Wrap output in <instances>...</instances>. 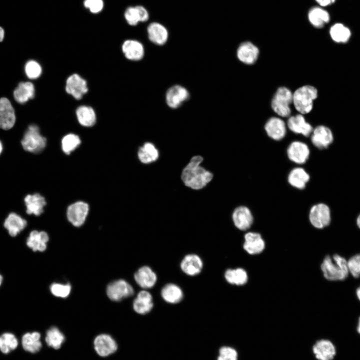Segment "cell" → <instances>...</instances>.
<instances>
[{
	"label": "cell",
	"instance_id": "1f68e13d",
	"mask_svg": "<svg viewBox=\"0 0 360 360\" xmlns=\"http://www.w3.org/2000/svg\"><path fill=\"white\" fill-rule=\"evenodd\" d=\"M310 179V174L302 168H295L290 172L288 180L293 187L302 190L305 188Z\"/></svg>",
	"mask_w": 360,
	"mask_h": 360
},
{
	"label": "cell",
	"instance_id": "f6af8a7d",
	"mask_svg": "<svg viewBox=\"0 0 360 360\" xmlns=\"http://www.w3.org/2000/svg\"><path fill=\"white\" fill-rule=\"evenodd\" d=\"M217 360H238L236 350L231 346H223L219 350Z\"/></svg>",
	"mask_w": 360,
	"mask_h": 360
},
{
	"label": "cell",
	"instance_id": "5bb4252c",
	"mask_svg": "<svg viewBox=\"0 0 360 360\" xmlns=\"http://www.w3.org/2000/svg\"><path fill=\"white\" fill-rule=\"evenodd\" d=\"M312 350L318 360H332L336 355V348L329 340L320 339L314 344Z\"/></svg>",
	"mask_w": 360,
	"mask_h": 360
},
{
	"label": "cell",
	"instance_id": "f546056e",
	"mask_svg": "<svg viewBox=\"0 0 360 360\" xmlns=\"http://www.w3.org/2000/svg\"><path fill=\"white\" fill-rule=\"evenodd\" d=\"M76 114L78 122L83 126L90 127L96 122V112L90 106L86 105L79 106L76 110Z\"/></svg>",
	"mask_w": 360,
	"mask_h": 360
},
{
	"label": "cell",
	"instance_id": "d590c367",
	"mask_svg": "<svg viewBox=\"0 0 360 360\" xmlns=\"http://www.w3.org/2000/svg\"><path fill=\"white\" fill-rule=\"evenodd\" d=\"M330 35L334 42L344 44L350 40L352 33L348 27L342 23L337 22L330 27Z\"/></svg>",
	"mask_w": 360,
	"mask_h": 360
},
{
	"label": "cell",
	"instance_id": "836d02e7",
	"mask_svg": "<svg viewBox=\"0 0 360 360\" xmlns=\"http://www.w3.org/2000/svg\"><path fill=\"white\" fill-rule=\"evenodd\" d=\"M162 298L167 302L177 304L183 298L184 294L182 289L176 284H168L161 290Z\"/></svg>",
	"mask_w": 360,
	"mask_h": 360
},
{
	"label": "cell",
	"instance_id": "d6a6232c",
	"mask_svg": "<svg viewBox=\"0 0 360 360\" xmlns=\"http://www.w3.org/2000/svg\"><path fill=\"white\" fill-rule=\"evenodd\" d=\"M22 344L26 352L32 354L38 352L42 347L40 334L37 332H26L22 336Z\"/></svg>",
	"mask_w": 360,
	"mask_h": 360
},
{
	"label": "cell",
	"instance_id": "2e32d148",
	"mask_svg": "<svg viewBox=\"0 0 360 360\" xmlns=\"http://www.w3.org/2000/svg\"><path fill=\"white\" fill-rule=\"evenodd\" d=\"M236 227L241 230H246L252 226L254 218L250 210L246 206H239L236 208L232 214Z\"/></svg>",
	"mask_w": 360,
	"mask_h": 360
},
{
	"label": "cell",
	"instance_id": "74e56055",
	"mask_svg": "<svg viewBox=\"0 0 360 360\" xmlns=\"http://www.w3.org/2000/svg\"><path fill=\"white\" fill-rule=\"evenodd\" d=\"M226 280L230 284L236 286H242L248 280L246 272L242 268L228 269L224 273Z\"/></svg>",
	"mask_w": 360,
	"mask_h": 360
},
{
	"label": "cell",
	"instance_id": "d4e9b609",
	"mask_svg": "<svg viewBox=\"0 0 360 360\" xmlns=\"http://www.w3.org/2000/svg\"><path fill=\"white\" fill-rule=\"evenodd\" d=\"M27 222L21 216L14 212L10 213L5 219L4 226L9 235L17 236L26 226Z\"/></svg>",
	"mask_w": 360,
	"mask_h": 360
},
{
	"label": "cell",
	"instance_id": "8d00e7d4",
	"mask_svg": "<svg viewBox=\"0 0 360 360\" xmlns=\"http://www.w3.org/2000/svg\"><path fill=\"white\" fill-rule=\"evenodd\" d=\"M65 340L64 334L56 326H52L46 332V342L48 346L54 349L60 348Z\"/></svg>",
	"mask_w": 360,
	"mask_h": 360
},
{
	"label": "cell",
	"instance_id": "bcb514c9",
	"mask_svg": "<svg viewBox=\"0 0 360 360\" xmlns=\"http://www.w3.org/2000/svg\"><path fill=\"white\" fill-rule=\"evenodd\" d=\"M83 4L86 8L94 14L100 12L104 8L103 0H84Z\"/></svg>",
	"mask_w": 360,
	"mask_h": 360
},
{
	"label": "cell",
	"instance_id": "277c9868",
	"mask_svg": "<svg viewBox=\"0 0 360 360\" xmlns=\"http://www.w3.org/2000/svg\"><path fill=\"white\" fill-rule=\"evenodd\" d=\"M23 148L28 152L38 154L42 152L46 145V139L41 134L36 124H30L21 140Z\"/></svg>",
	"mask_w": 360,
	"mask_h": 360
},
{
	"label": "cell",
	"instance_id": "ac0fdd59",
	"mask_svg": "<svg viewBox=\"0 0 360 360\" xmlns=\"http://www.w3.org/2000/svg\"><path fill=\"white\" fill-rule=\"evenodd\" d=\"M147 33L150 40L157 45H163L168 38V32L166 27L160 22H150L147 27Z\"/></svg>",
	"mask_w": 360,
	"mask_h": 360
},
{
	"label": "cell",
	"instance_id": "681fc988",
	"mask_svg": "<svg viewBox=\"0 0 360 360\" xmlns=\"http://www.w3.org/2000/svg\"><path fill=\"white\" fill-rule=\"evenodd\" d=\"M356 331L357 332L360 334V316L358 317V322L356 328Z\"/></svg>",
	"mask_w": 360,
	"mask_h": 360
},
{
	"label": "cell",
	"instance_id": "b9f144b4",
	"mask_svg": "<svg viewBox=\"0 0 360 360\" xmlns=\"http://www.w3.org/2000/svg\"><path fill=\"white\" fill-rule=\"evenodd\" d=\"M24 72L28 78L36 80L40 76L42 68L40 64L36 61L30 60L25 64Z\"/></svg>",
	"mask_w": 360,
	"mask_h": 360
},
{
	"label": "cell",
	"instance_id": "816d5d0a",
	"mask_svg": "<svg viewBox=\"0 0 360 360\" xmlns=\"http://www.w3.org/2000/svg\"><path fill=\"white\" fill-rule=\"evenodd\" d=\"M356 224L358 227L360 229V214L356 218Z\"/></svg>",
	"mask_w": 360,
	"mask_h": 360
},
{
	"label": "cell",
	"instance_id": "8992f818",
	"mask_svg": "<svg viewBox=\"0 0 360 360\" xmlns=\"http://www.w3.org/2000/svg\"><path fill=\"white\" fill-rule=\"evenodd\" d=\"M309 220L311 224L318 230L328 226L332 221L331 210L329 206L324 202H318L310 208Z\"/></svg>",
	"mask_w": 360,
	"mask_h": 360
},
{
	"label": "cell",
	"instance_id": "7a4b0ae2",
	"mask_svg": "<svg viewBox=\"0 0 360 360\" xmlns=\"http://www.w3.org/2000/svg\"><path fill=\"white\" fill-rule=\"evenodd\" d=\"M320 270L323 277L330 282L343 281L350 276L348 260L337 254L326 255Z\"/></svg>",
	"mask_w": 360,
	"mask_h": 360
},
{
	"label": "cell",
	"instance_id": "6da1fadb",
	"mask_svg": "<svg viewBox=\"0 0 360 360\" xmlns=\"http://www.w3.org/2000/svg\"><path fill=\"white\" fill-rule=\"evenodd\" d=\"M202 161V156H194L183 169L181 178L186 186L194 190H200L212 180V173L200 166Z\"/></svg>",
	"mask_w": 360,
	"mask_h": 360
},
{
	"label": "cell",
	"instance_id": "f907efd6",
	"mask_svg": "<svg viewBox=\"0 0 360 360\" xmlns=\"http://www.w3.org/2000/svg\"><path fill=\"white\" fill-rule=\"evenodd\" d=\"M4 29L0 27V42H2L4 38Z\"/></svg>",
	"mask_w": 360,
	"mask_h": 360
},
{
	"label": "cell",
	"instance_id": "ee69618b",
	"mask_svg": "<svg viewBox=\"0 0 360 360\" xmlns=\"http://www.w3.org/2000/svg\"><path fill=\"white\" fill-rule=\"evenodd\" d=\"M350 274L355 278H360V253L356 254L348 260Z\"/></svg>",
	"mask_w": 360,
	"mask_h": 360
},
{
	"label": "cell",
	"instance_id": "f35d334b",
	"mask_svg": "<svg viewBox=\"0 0 360 360\" xmlns=\"http://www.w3.org/2000/svg\"><path fill=\"white\" fill-rule=\"evenodd\" d=\"M18 344L17 338L11 332H4L0 336V350L4 354L15 350Z\"/></svg>",
	"mask_w": 360,
	"mask_h": 360
},
{
	"label": "cell",
	"instance_id": "c3c4849f",
	"mask_svg": "<svg viewBox=\"0 0 360 360\" xmlns=\"http://www.w3.org/2000/svg\"><path fill=\"white\" fill-rule=\"evenodd\" d=\"M356 294L358 300L360 302V285L356 290Z\"/></svg>",
	"mask_w": 360,
	"mask_h": 360
},
{
	"label": "cell",
	"instance_id": "60d3db41",
	"mask_svg": "<svg viewBox=\"0 0 360 360\" xmlns=\"http://www.w3.org/2000/svg\"><path fill=\"white\" fill-rule=\"evenodd\" d=\"M50 290L51 293L55 296L66 298L70 294L72 286L69 283L54 282L50 285Z\"/></svg>",
	"mask_w": 360,
	"mask_h": 360
},
{
	"label": "cell",
	"instance_id": "cb8c5ba5",
	"mask_svg": "<svg viewBox=\"0 0 360 360\" xmlns=\"http://www.w3.org/2000/svg\"><path fill=\"white\" fill-rule=\"evenodd\" d=\"M289 129L292 132L308 136L314 130L310 124L307 122L302 114L290 116L287 122Z\"/></svg>",
	"mask_w": 360,
	"mask_h": 360
},
{
	"label": "cell",
	"instance_id": "8fae6325",
	"mask_svg": "<svg viewBox=\"0 0 360 360\" xmlns=\"http://www.w3.org/2000/svg\"><path fill=\"white\" fill-rule=\"evenodd\" d=\"M94 348L100 356L106 357L114 353L118 349L115 340L108 334L97 336L94 340Z\"/></svg>",
	"mask_w": 360,
	"mask_h": 360
},
{
	"label": "cell",
	"instance_id": "603a6c76",
	"mask_svg": "<svg viewBox=\"0 0 360 360\" xmlns=\"http://www.w3.org/2000/svg\"><path fill=\"white\" fill-rule=\"evenodd\" d=\"M134 278L137 284L143 288H152L157 280V276L148 266L140 268L134 274Z\"/></svg>",
	"mask_w": 360,
	"mask_h": 360
},
{
	"label": "cell",
	"instance_id": "db71d44e",
	"mask_svg": "<svg viewBox=\"0 0 360 360\" xmlns=\"http://www.w3.org/2000/svg\"><path fill=\"white\" fill-rule=\"evenodd\" d=\"M3 150V146L2 142L0 140V154L2 153Z\"/></svg>",
	"mask_w": 360,
	"mask_h": 360
},
{
	"label": "cell",
	"instance_id": "d6986e66",
	"mask_svg": "<svg viewBox=\"0 0 360 360\" xmlns=\"http://www.w3.org/2000/svg\"><path fill=\"white\" fill-rule=\"evenodd\" d=\"M122 50L124 56L131 60H139L144 54L143 44L136 40H126L122 44Z\"/></svg>",
	"mask_w": 360,
	"mask_h": 360
},
{
	"label": "cell",
	"instance_id": "7402d4cb",
	"mask_svg": "<svg viewBox=\"0 0 360 360\" xmlns=\"http://www.w3.org/2000/svg\"><path fill=\"white\" fill-rule=\"evenodd\" d=\"M264 129L268 136L276 140L282 139L286 134L285 122L277 117L268 119L266 123Z\"/></svg>",
	"mask_w": 360,
	"mask_h": 360
},
{
	"label": "cell",
	"instance_id": "e575fe53",
	"mask_svg": "<svg viewBox=\"0 0 360 360\" xmlns=\"http://www.w3.org/2000/svg\"><path fill=\"white\" fill-rule=\"evenodd\" d=\"M138 156L139 160L142 163L148 164L158 160L159 152L153 144L146 142L139 148Z\"/></svg>",
	"mask_w": 360,
	"mask_h": 360
},
{
	"label": "cell",
	"instance_id": "ffe728a7",
	"mask_svg": "<svg viewBox=\"0 0 360 360\" xmlns=\"http://www.w3.org/2000/svg\"><path fill=\"white\" fill-rule=\"evenodd\" d=\"M49 240L48 234L44 231H32L26 240L27 246L34 252H44Z\"/></svg>",
	"mask_w": 360,
	"mask_h": 360
},
{
	"label": "cell",
	"instance_id": "5b68a950",
	"mask_svg": "<svg viewBox=\"0 0 360 360\" xmlns=\"http://www.w3.org/2000/svg\"><path fill=\"white\" fill-rule=\"evenodd\" d=\"M293 94L286 87L279 88L272 100L274 111L282 117H288L291 113L290 104L292 102Z\"/></svg>",
	"mask_w": 360,
	"mask_h": 360
},
{
	"label": "cell",
	"instance_id": "4fadbf2b",
	"mask_svg": "<svg viewBox=\"0 0 360 360\" xmlns=\"http://www.w3.org/2000/svg\"><path fill=\"white\" fill-rule=\"evenodd\" d=\"M287 155L292 162L298 164H303L308 159L310 150L308 145L300 141H294L287 148Z\"/></svg>",
	"mask_w": 360,
	"mask_h": 360
},
{
	"label": "cell",
	"instance_id": "7c38bea8",
	"mask_svg": "<svg viewBox=\"0 0 360 360\" xmlns=\"http://www.w3.org/2000/svg\"><path fill=\"white\" fill-rule=\"evenodd\" d=\"M16 120L15 111L10 100L4 97L0 98V128H12Z\"/></svg>",
	"mask_w": 360,
	"mask_h": 360
},
{
	"label": "cell",
	"instance_id": "ab89813d",
	"mask_svg": "<svg viewBox=\"0 0 360 360\" xmlns=\"http://www.w3.org/2000/svg\"><path fill=\"white\" fill-rule=\"evenodd\" d=\"M80 137L76 134L70 133L64 136L62 140V148L66 154H70L80 144Z\"/></svg>",
	"mask_w": 360,
	"mask_h": 360
},
{
	"label": "cell",
	"instance_id": "44dd1931",
	"mask_svg": "<svg viewBox=\"0 0 360 360\" xmlns=\"http://www.w3.org/2000/svg\"><path fill=\"white\" fill-rule=\"evenodd\" d=\"M258 47L250 42L242 43L237 50L238 60L248 64H254L258 59Z\"/></svg>",
	"mask_w": 360,
	"mask_h": 360
},
{
	"label": "cell",
	"instance_id": "f5cc1de1",
	"mask_svg": "<svg viewBox=\"0 0 360 360\" xmlns=\"http://www.w3.org/2000/svg\"><path fill=\"white\" fill-rule=\"evenodd\" d=\"M4 278L0 274V286H2Z\"/></svg>",
	"mask_w": 360,
	"mask_h": 360
},
{
	"label": "cell",
	"instance_id": "7dc6e473",
	"mask_svg": "<svg viewBox=\"0 0 360 360\" xmlns=\"http://www.w3.org/2000/svg\"><path fill=\"white\" fill-rule=\"evenodd\" d=\"M321 7H326L334 4L336 0H315Z\"/></svg>",
	"mask_w": 360,
	"mask_h": 360
},
{
	"label": "cell",
	"instance_id": "3957f363",
	"mask_svg": "<svg viewBox=\"0 0 360 360\" xmlns=\"http://www.w3.org/2000/svg\"><path fill=\"white\" fill-rule=\"evenodd\" d=\"M318 97V90L313 86L306 85L296 90L293 94L292 102L295 108L301 114L310 112L313 101Z\"/></svg>",
	"mask_w": 360,
	"mask_h": 360
},
{
	"label": "cell",
	"instance_id": "ba28073f",
	"mask_svg": "<svg viewBox=\"0 0 360 360\" xmlns=\"http://www.w3.org/2000/svg\"><path fill=\"white\" fill-rule=\"evenodd\" d=\"M311 142L319 150L327 149L334 142V134L332 130L324 125H319L312 130Z\"/></svg>",
	"mask_w": 360,
	"mask_h": 360
},
{
	"label": "cell",
	"instance_id": "7bdbcfd3",
	"mask_svg": "<svg viewBox=\"0 0 360 360\" xmlns=\"http://www.w3.org/2000/svg\"><path fill=\"white\" fill-rule=\"evenodd\" d=\"M124 18L126 22L131 26H136L141 22L137 6L128 7L124 11Z\"/></svg>",
	"mask_w": 360,
	"mask_h": 360
},
{
	"label": "cell",
	"instance_id": "9a60e30c",
	"mask_svg": "<svg viewBox=\"0 0 360 360\" xmlns=\"http://www.w3.org/2000/svg\"><path fill=\"white\" fill-rule=\"evenodd\" d=\"M189 96V92L185 88L180 85H174L166 92V100L169 107L176 108L188 100Z\"/></svg>",
	"mask_w": 360,
	"mask_h": 360
},
{
	"label": "cell",
	"instance_id": "30bf717a",
	"mask_svg": "<svg viewBox=\"0 0 360 360\" xmlns=\"http://www.w3.org/2000/svg\"><path fill=\"white\" fill-rule=\"evenodd\" d=\"M88 212V204L84 202L78 201L68 206L66 216L73 226L79 227L84 224Z\"/></svg>",
	"mask_w": 360,
	"mask_h": 360
},
{
	"label": "cell",
	"instance_id": "83f0119b",
	"mask_svg": "<svg viewBox=\"0 0 360 360\" xmlns=\"http://www.w3.org/2000/svg\"><path fill=\"white\" fill-rule=\"evenodd\" d=\"M154 306L152 295L146 290L140 291L133 302L134 310L140 314H148Z\"/></svg>",
	"mask_w": 360,
	"mask_h": 360
},
{
	"label": "cell",
	"instance_id": "4dcf8cb0",
	"mask_svg": "<svg viewBox=\"0 0 360 360\" xmlns=\"http://www.w3.org/2000/svg\"><path fill=\"white\" fill-rule=\"evenodd\" d=\"M310 23L315 28H320L330 20L328 12L320 6H314L310 9L308 13Z\"/></svg>",
	"mask_w": 360,
	"mask_h": 360
},
{
	"label": "cell",
	"instance_id": "484cf974",
	"mask_svg": "<svg viewBox=\"0 0 360 360\" xmlns=\"http://www.w3.org/2000/svg\"><path fill=\"white\" fill-rule=\"evenodd\" d=\"M203 267L200 258L195 254L186 256L180 262V268L187 275L194 276L199 274Z\"/></svg>",
	"mask_w": 360,
	"mask_h": 360
},
{
	"label": "cell",
	"instance_id": "f1b7e54d",
	"mask_svg": "<svg viewBox=\"0 0 360 360\" xmlns=\"http://www.w3.org/2000/svg\"><path fill=\"white\" fill-rule=\"evenodd\" d=\"M35 94V88L30 82H20L13 92L15 100L21 104L26 102L32 99Z\"/></svg>",
	"mask_w": 360,
	"mask_h": 360
},
{
	"label": "cell",
	"instance_id": "4316f807",
	"mask_svg": "<svg viewBox=\"0 0 360 360\" xmlns=\"http://www.w3.org/2000/svg\"><path fill=\"white\" fill-rule=\"evenodd\" d=\"M26 212L28 214L40 216L46 204L44 198L38 193L28 194L24 199Z\"/></svg>",
	"mask_w": 360,
	"mask_h": 360
},
{
	"label": "cell",
	"instance_id": "e0dca14e",
	"mask_svg": "<svg viewBox=\"0 0 360 360\" xmlns=\"http://www.w3.org/2000/svg\"><path fill=\"white\" fill-rule=\"evenodd\" d=\"M244 249L250 254H260L264 249L265 242L260 234L248 232L245 234Z\"/></svg>",
	"mask_w": 360,
	"mask_h": 360
},
{
	"label": "cell",
	"instance_id": "52a82bcc",
	"mask_svg": "<svg viewBox=\"0 0 360 360\" xmlns=\"http://www.w3.org/2000/svg\"><path fill=\"white\" fill-rule=\"evenodd\" d=\"M106 294L112 300L120 301L134 294L132 286L124 280H118L110 283L106 288Z\"/></svg>",
	"mask_w": 360,
	"mask_h": 360
},
{
	"label": "cell",
	"instance_id": "9c48e42d",
	"mask_svg": "<svg viewBox=\"0 0 360 360\" xmlns=\"http://www.w3.org/2000/svg\"><path fill=\"white\" fill-rule=\"evenodd\" d=\"M65 90L76 100H80L88 91V84L80 75L73 74L66 80Z\"/></svg>",
	"mask_w": 360,
	"mask_h": 360
}]
</instances>
